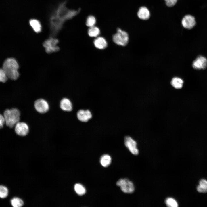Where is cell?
Segmentation results:
<instances>
[{
	"mask_svg": "<svg viewBox=\"0 0 207 207\" xmlns=\"http://www.w3.org/2000/svg\"><path fill=\"white\" fill-rule=\"evenodd\" d=\"M74 189L76 193L79 195H83L86 192L85 188L80 184H76L74 186Z\"/></svg>",
	"mask_w": 207,
	"mask_h": 207,
	"instance_id": "21",
	"label": "cell"
},
{
	"mask_svg": "<svg viewBox=\"0 0 207 207\" xmlns=\"http://www.w3.org/2000/svg\"><path fill=\"white\" fill-rule=\"evenodd\" d=\"M94 44L96 48L100 49H103L107 46V43L106 39L101 37H98L94 40Z\"/></svg>",
	"mask_w": 207,
	"mask_h": 207,
	"instance_id": "16",
	"label": "cell"
},
{
	"mask_svg": "<svg viewBox=\"0 0 207 207\" xmlns=\"http://www.w3.org/2000/svg\"><path fill=\"white\" fill-rule=\"evenodd\" d=\"M183 80L181 78L178 77L173 78L171 82V84L172 86L177 89L181 88L183 87Z\"/></svg>",
	"mask_w": 207,
	"mask_h": 207,
	"instance_id": "17",
	"label": "cell"
},
{
	"mask_svg": "<svg viewBox=\"0 0 207 207\" xmlns=\"http://www.w3.org/2000/svg\"><path fill=\"white\" fill-rule=\"evenodd\" d=\"M66 3V1L60 3L50 16L49 24L53 29L61 30L66 22L74 18L80 11V9L75 10L68 9Z\"/></svg>",
	"mask_w": 207,
	"mask_h": 207,
	"instance_id": "1",
	"label": "cell"
},
{
	"mask_svg": "<svg viewBox=\"0 0 207 207\" xmlns=\"http://www.w3.org/2000/svg\"><path fill=\"white\" fill-rule=\"evenodd\" d=\"M88 33L89 36L91 37H97L100 33V30L98 28L94 26L89 27Z\"/></svg>",
	"mask_w": 207,
	"mask_h": 207,
	"instance_id": "20",
	"label": "cell"
},
{
	"mask_svg": "<svg viewBox=\"0 0 207 207\" xmlns=\"http://www.w3.org/2000/svg\"><path fill=\"white\" fill-rule=\"evenodd\" d=\"M182 26L187 29H191L195 25L196 21L194 16L190 15H187L182 18L181 21Z\"/></svg>",
	"mask_w": 207,
	"mask_h": 207,
	"instance_id": "10",
	"label": "cell"
},
{
	"mask_svg": "<svg viewBox=\"0 0 207 207\" xmlns=\"http://www.w3.org/2000/svg\"><path fill=\"white\" fill-rule=\"evenodd\" d=\"M96 23V19L94 16L92 15L89 16L86 20V25L89 27L94 26Z\"/></svg>",
	"mask_w": 207,
	"mask_h": 207,
	"instance_id": "24",
	"label": "cell"
},
{
	"mask_svg": "<svg viewBox=\"0 0 207 207\" xmlns=\"http://www.w3.org/2000/svg\"><path fill=\"white\" fill-rule=\"evenodd\" d=\"M8 78L3 68H0V82L5 83L7 80Z\"/></svg>",
	"mask_w": 207,
	"mask_h": 207,
	"instance_id": "26",
	"label": "cell"
},
{
	"mask_svg": "<svg viewBox=\"0 0 207 207\" xmlns=\"http://www.w3.org/2000/svg\"><path fill=\"white\" fill-rule=\"evenodd\" d=\"M77 116L78 119L82 122H87L92 117L91 112L89 110H80L77 112Z\"/></svg>",
	"mask_w": 207,
	"mask_h": 207,
	"instance_id": "12",
	"label": "cell"
},
{
	"mask_svg": "<svg viewBox=\"0 0 207 207\" xmlns=\"http://www.w3.org/2000/svg\"><path fill=\"white\" fill-rule=\"evenodd\" d=\"M11 203L14 207H20L23 206L24 202L21 199L17 197H14L11 200Z\"/></svg>",
	"mask_w": 207,
	"mask_h": 207,
	"instance_id": "22",
	"label": "cell"
},
{
	"mask_svg": "<svg viewBox=\"0 0 207 207\" xmlns=\"http://www.w3.org/2000/svg\"><path fill=\"white\" fill-rule=\"evenodd\" d=\"M207 66V60L204 57L199 56L193 62L192 66L196 69H205Z\"/></svg>",
	"mask_w": 207,
	"mask_h": 207,
	"instance_id": "11",
	"label": "cell"
},
{
	"mask_svg": "<svg viewBox=\"0 0 207 207\" xmlns=\"http://www.w3.org/2000/svg\"><path fill=\"white\" fill-rule=\"evenodd\" d=\"M129 39L127 33L119 28L117 29V32L113 37V40L114 43L118 45L122 46L127 45Z\"/></svg>",
	"mask_w": 207,
	"mask_h": 207,
	"instance_id": "4",
	"label": "cell"
},
{
	"mask_svg": "<svg viewBox=\"0 0 207 207\" xmlns=\"http://www.w3.org/2000/svg\"><path fill=\"white\" fill-rule=\"evenodd\" d=\"M111 157L107 154H104L102 156L100 159V163L102 166L107 167L111 164Z\"/></svg>",
	"mask_w": 207,
	"mask_h": 207,
	"instance_id": "18",
	"label": "cell"
},
{
	"mask_svg": "<svg viewBox=\"0 0 207 207\" xmlns=\"http://www.w3.org/2000/svg\"><path fill=\"white\" fill-rule=\"evenodd\" d=\"M58 43V40L53 37L46 40L43 43V46L47 53H51L59 51L60 48L57 45Z\"/></svg>",
	"mask_w": 207,
	"mask_h": 207,
	"instance_id": "5",
	"label": "cell"
},
{
	"mask_svg": "<svg viewBox=\"0 0 207 207\" xmlns=\"http://www.w3.org/2000/svg\"><path fill=\"white\" fill-rule=\"evenodd\" d=\"M19 67V65L16 60L13 58H10L5 61L2 68L8 78L16 80L19 76L18 70Z\"/></svg>",
	"mask_w": 207,
	"mask_h": 207,
	"instance_id": "2",
	"label": "cell"
},
{
	"mask_svg": "<svg viewBox=\"0 0 207 207\" xmlns=\"http://www.w3.org/2000/svg\"><path fill=\"white\" fill-rule=\"evenodd\" d=\"M8 190L5 186L0 185V198H6L8 195Z\"/></svg>",
	"mask_w": 207,
	"mask_h": 207,
	"instance_id": "25",
	"label": "cell"
},
{
	"mask_svg": "<svg viewBox=\"0 0 207 207\" xmlns=\"http://www.w3.org/2000/svg\"><path fill=\"white\" fill-rule=\"evenodd\" d=\"M30 26L33 30L37 33H39L41 31L42 26L40 21L36 19H31L29 21Z\"/></svg>",
	"mask_w": 207,
	"mask_h": 207,
	"instance_id": "14",
	"label": "cell"
},
{
	"mask_svg": "<svg viewBox=\"0 0 207 207\" xmlns=\"http://www.w3.org/2000/svg\"><path fill=\"white\" fill-rule=\"evenodd\" d=\"M6 125L11 128L15 126L20 120V113L16 108L5 110L3 114Z\"/></svg>",
	"mask_w": 207,
	"mask_h": 207,
	"instance_id": "3",
	"label": "cell"
},
{
	"mask_svg": "<svg viewBox=\"0 0 207 207\" xmlns=\"http://www.w3.org/2000/svg\"><path fill=\"white\" fill-rule=\"evenodd\" d=\"M29 130V128L28 125L24 122H19L15 126V131L19 136H26L28 134Z\"/></svg>",
	"mask_w": 207,
	"mask_h": 207,
	"instance_id": "9",
	"label": "cell"
},
{
	"mask_svg": "<svg viewBox=\"0 0 207 207\" xmlns=\"http://www.w3.org/2000/svg\"><path fill=\"white\" fill-rule=\"evenodd\" d=\"M197 189L198 191L200 193H205L207 192V181L204 179L201 180Z\"/></svg>",
	"mask_w": 207,
	"mask_h": 207,
	"instance_id": "19",
	"label": "cell"
},
{
	"mask_svg": "<svg viewBox=\"0 0 207 207\" xmlns=\"http://www.w3.org/2000/svg\"><path fill=\"white\" fill-rule=\"evenodd\" d=\"M5 123V121L4 116L0 114V129L3 127Z\"/></svg>",
	"mask_w": 207,
	"mask_h": 207,
	"instance_id": "28",
	"label": "cell"
},
{
	"mask_svg": "<svg viewBox=\"0 0 207 207\" xmlns=\"http://www.w3.org/2000/svg\"><path fill=\"white\" fill-rule=\"evenodd\" d=\"M137 15L140 19L146 20L149 18L150 13L149 10L146 7L142 6L139 9L137 13Z\"/></svg>",
	"mask_w": 207,
	"mask_h": 207,
	"instance_id": "13",
	"label": "cell"
},
{
	"mask_svg": "<svg viewBox=\"0 0 207 207\" xmlns=\"http://www.w3.org/2000/svg\"><path fill=\"white\" fill-rule=\"evenodd\" d=\"M124 144L126 147L133 154L136 155L139 151L137 148V142L131 137L126 136L124 138Z\"/></svg>",
	"mask_w": 207,
	"mask_h": 207,
	"instance_id": "7",
	"label": "cell"
},
{
	"mask_svg": "<svg viewBox=\"0 0 207 207\" xmlns=\"http://www.w3.org/2000/svg\"><path fill=\"white\" fill-rule=\"evenodd\" d=\"M35 109L38 112L44 113L49 110V106L47 102L44 99H40L37 100L34 102Z\"/></svg>",
	"mask_w": 207,
	"mask_h": 207,
	"instance_id": "8",
	"label": "cell"
},
{
	"mask_svg": "<svg viewBox=\"0 0 207 207\" xmlns=\"http://www.w3.org/2000/svg\"><path fill=\"white\" fill-rule=\"evenodd\" d=\"M166 5L168 7H172L175 5L177 2V0H164Z\"/></svg>",
	"mask_w": 207,
	"mask_h": 207,
	"instance_id": "27",
	"label": "cell"
},
{
	"mask_svg": "<svg viewBox=\"0 0 207 207\" xmlns=\"http://www.w3.org/2000/svg\"><path fill=\"white\" fill-rule=\"evenodd\" d=\"M116 185L120 187L121 190L125 193H132L135 190L133 183L127 178L119 179L117 182Z\"/></svg>",
	"mask_w": 207,
	"mask_h": 207,
	"instance_id": "6",
	"label": "cell"
},
{
	"mask_svg": "<svg viewBox=\"0 0 207 207\" xmlns=\"http://www.w3.org/2000/svg\"><path fill=\"white\" fill-rule=\"evenodd\" d=\"M166 204L167 206L169 207H177L178 206V204L177 201L174 198H168L165 200Z\"/></svg>",
	"mask_w": 207,
	"mask_h": 207,
	"instance_id": "23",
	"label": "cell"
},
{
	"mask_svg": "<svg viewBox=\"0 0 207 207\" xmlns=\"http://www.w3.org/2000/svg\"><path fill=\"white\" fill-rule=\"evenodd\" d=\"M60 106L63 110L69 112L72 109V105L70 101L67 98L63 99L60 101Z\"/></svg>",
	"mask_w": 207,
	"mask_h": 207,
	"instance_id": "15",
	"label": "cell"
}]
</instances>
